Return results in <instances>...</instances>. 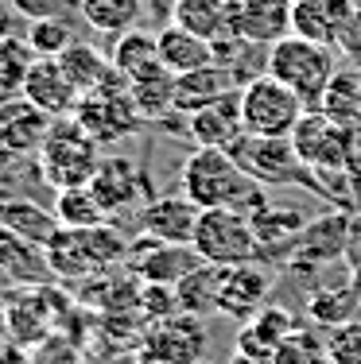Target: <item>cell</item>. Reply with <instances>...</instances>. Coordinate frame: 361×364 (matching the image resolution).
Masks as SVG:
<instances>
[{
    "instance_id": "7",
    "label": "cell",
    "mask_w": 361,
    "mask_h": 364,
    "mask_svg": "<svg viewBox=\"0 0 361 364\" xmlns=\"http://www.w3.org/2000/svg\"><path fill=\"white\" fill-rule=\"evenodd\" d=\"M194 252L206 264H218V267H237V264L264 259L253 221L241 210H202L199 229H194Z\"/></svg>"
},
{
    "instance_id": "38",
    "label": "cell",
    "mask_w": 361,
    "mask_h": 364,
    "mask_svg": "<svg viewBox=\"0 0 361 364\" xmlns=\"http://www.w3.org/2000/svg\"><path fill=\"white\" fill-rule=\"evenodd\" d=\"M326 353H330V364H361V322L350 318L326 329Z\"/></svg>"
},
{
    "instance_id": "35",
    "label": "cell",
    "mask_w": 361,
    "mask_h": 364,
    "mask_svg": "<svg viewBox=\"0 0 361 364\" xmlns=\"http://www.w3.org/2000/svg\"><path fill=\"white\" fill-rule=\"evenodd\" d=\"M357 306H361V299L350 283H342V287H311V294H307V314L323 329L350 322L357 314Z\"/></svg>"
},
{
    "instance_id": "30",
    "label": "cell",
    "mask_w": 361,
    "mask_h": 364,
    "mask_svg": "<svg viewBox=\"0 0 361 364\" xmlns=\"http://www.w3.org/2000/svg\"><path fill=\"white\" fill-rule=\"evenodd\" d=\"M229 12H234V0H171V23H183L206 39L226 36Z\"/></svg>"
},
{
    "instance_id": "20",
    "label": "cell",
    "mask_w": 361,
    "mask_h": 364,
    "mask_svg": "<svg viewBox=\"0 0 361 364\" xmlns=\"http://www.w3.org/2000/svg\"><path fill=\"white\" fill-rule=\"evenodd\" d=\"M299 322L288 306H264L261 314H253L237 333V357L245 360H261V364H272V353L276 345L283 341L288 333H295Z\"/></svg>"
},
{
    "instance_id": "5",
    "label": "cell",
    "mask_w": 361,
    "mask_h": 364,
    "mask_svg": "<svg viewBox=\"0 0 361 364\" xmlns=\"http://www.w3.org/2000/svg\"><path fill=\"white\" fill-rule=\"evenodd\" d=\"M234 159L261 186H303L311 194H323L319 175L299 159L291 136H245L234 147Z\"/></svg>"
},
{
    "instance_id": "29",
    "label": "cell",
    "mask_w": 361,
    "mask_h": 364,
    "mask_svg": "<svg viewBox=\"0 0 361 364\" xmlns=\"http://www.w3.org/2000/svg\"><path fill=\"white\" fill-rule=\"evenodd\" d=\"M0 272L8 275L12 283H47L51 275V264H47V248L31 245V240H20V237H4L0 240Z\"/></svg>"
},
{
    "instance_id": "25",
    "label": "cell",
    "mask_w": 361,
    "mask_h": 364,
    "mask_svg": "<svg viewBox=\"0 0 361 364\" xmlns=\"http://www.w3.org/2000/svg\"><path fill=\"white\" fill-rule=\"evenodd\" d=\"M0 221H4V229L12 232V237L31 240V245H39V248H47L51 240H55V232L63 229L58 218H55V210L31 202V198H20V202H0Z\"/></svg>"
},
{
    "instance_id": "33",
    "label": "cell",
    "mask_w": 361,
    "mask_h": 364,
    "mask_svg": "<svg viewBox=\"0 0 361 364\" xmlns=\"http://www.w3.org/2000/svg\"><path fill=\"white\" fill-rule=\"evenodd\" d=\"M55 218L63 229H98V225H109L105 205L98 202V194L90 186L55 190Z\"/></svg>"
},
{
    "instance_id": "19",
    "label": "cell",
    "mask_w": 361,
    "mask_h": 364,
    "mask_svg": "<svg viewBox=\"0 0 361 364\" xmlns=\"http://www.w3.org/2000/svg\"><path fill=\"white\" fill-rule=\"evenodd\" d=\"M354 12V0H291V36L334 47Z\"/></svg>"
},
{
    "instance_id": "4",
    "label": "cell",
    "mask_w": 361,
    "mask_h": 364,
    "mask_svg": "<svg viewBox=\"0 0 361 364\" xmlns=\"http://www.w3.org/2000/svg\"><path fill=\"white\" fill-rule=\"evenodd\" d=\"M128 245L120 232L109 225L98 229H58L47 245V264L58 279H82V275H101L113 259L128 256Z\"/></svg>"
},
{
    "instance_id": "14",
    "label": "cell",
    "mask_w": 361,
    "mask_h": 364,
    "mask_svg": "<svg viewBox=\"0 0 361 364\" xmlns=\"http://www.w3.org/2000/svg\"><path fill=\"white\" fill-rule=\"evenodd\" d=\"M128 256H132L136 279L167 283V287H175L183 275H191L199 264H206V259L194 252V245H163V240H152V237L128 245Z\"/></svg>"
},
{
    "instance_id": "16",
    "label": "cell",
    "mask_w": 361,
    "mask_h": 364,
    "mask_svg": "<svg viewBox=\"0 0 361 364\" xmlns=\"http://www.w3.org/2000/svg\"><path fill=\"white\" fill-rule=\"evenodd\" d=\"M256 47H272L276 39L291 36V4L288 0H234L229 31Z\"/></svg>"
},
{
    "instance_id": "37",
    "label": "cell",
    "mask_w": 361,
    "mask_h": 364,
    "mask_svg": "<svg viewBox=\"0 0 361 364\" xmlns=\"http://www.w3.org/2000/svg\"><path fill=\"white\" fill-rule=\"evenodd\" d=\"M31 63H36V55L23 43V36L0 39V97H16L23 90V77H28Z\"/></svg>"
},
{
    "instance_id": "8",
    "label": "cell",
    "mask_w": 361,
    "mask_h": 364,
    "mask_svg": "<svg viewBox=\"0 0 361 364\" xmlns=\"http://www.w3.org/2000/svg\"><path fill=\"white\" fill-rule=\"evenodd\" d=\"M74 120H78L101 147L125 140V136H132L136 128L144 124L140 112L132 105V97H128V82H117V85H109V90L82 93L78 109H74Z\"/></svg>"
},
{
    "instance_id": "2",
    "label": "cell",
    "mask_w": 361,
    "mask_h": 364,
    "mask_svg": "<svg viewBox=\"0 0 361 364\" xmlns=\"http://www.w3.org/2000/svg\"><path fill=\"white\" fill-rule=\"evenodd\" d=\"M338 66L342 63L334 55V47L303 39V36H283L264 55V74L280 77L288 90H295L307 109H319V101H323V93Z\"/></svg>"
},
{
    "instance_id": "36",
    "label": "cell",
    "mask_w": 361,
    "mask_h": 364,
    "mask_svg": "<svg viewBox=\"0 0 361 364\" xmlns=\"http://www.w3.org/2000/svg\"><path fill=\"white\" fill-rule=\"evenodd\" d=\"M272 364H330V353H326V329L299 326L295 333H288L276 345Z\"/></svg>"
},
{
    "instance_id": "23",
    "label": "cell",
    "mask_w": 361,
    "mask_h": 364,
    "mask_svg": "<svg viewBox=\"0 0 361 364\" xmlns=\"http://www.w3.org/2000/svg\"><path fill=\"white\" fill-rule=\"evenodd\" d=\"M109 58H113L117 74L125 77V82H144V77H156V74L167 70L163 58H159V39L148 36V31H140V28L117 36V47Z\"/></svg>"
},
{
    "instance_id": "18",
    "label": "cell",
    "mask_w": 361,
    "mask_h": 364,
    "mask_svg": "<svg viewBox=\"0 0 361 364\" xmlns=\"http://www.w3.org/2000/svg\"><path fill=\"white\" fill-rule=\"evenodd\" d=\"M20 93L31 101V105L51 112V117H74V109H78V101H82L78 85L70 82V74L63 70L58 58H36L28 77H23Z\"/></svg>"
},
{
    "instance_id": "1",
    "label": "cell",
    "mask_w": 361,
    "mask_h": 364,
    "mask_svg": "<svg viewBox=\"0 0 361 364\" xmlns=\"http://www.w3.org/2000/svg\"><path fill=\"white\" fill-rule=\"evenodd\" d=\"M179 190L199 210H241L248 218L268 202L261 194V182L234 159V151L221 147H194L179 171Z\"/></svg>"
},
{
    "instance_id": "15",
    "label": "cell",
    "mask_w": 361,
    "mask_h": 364,
    "mask_svg": "<svg viewBox=\"0 0 361 364\" xmlns=\"http://www.w3.org/2000/svg\"><path fill=\"white\" fill-rule=\"evenodd\" d=\"M187 136L194 140V147H221V151H234L245 140V117H241V90L218 97L214 105H206L199 112L187 117Z\"/></svg>"
},
{
    "instance_id": "12",
    "label": "cell",
    "mask_w": 361,
    "mask_h": 364,
    "mask_svg": "<svg viewBox=\"0 0 361 364\" xmlns=\"http://www.w3.org/2000/svg\"><path fill=\"white\" fill-rule=\"evenodd\" d=\"M199 218H202V210L179 190V194L148 198V202L136 210V229L152 240H163V245H194Z\"/></svg>"
},
{
    "instance_id": "41",
    "label": "cell",
    "mask_w": 361,
    "mask_h": 364,
    "mask_svg": "<svg viewBox=\"0 0 361 364\" xmlns=\"http://www.w3.org/2000/svg\"><path fill=\"white\" fill-rule=\"evenodd\" d=\"M346 178H350V186L357 190V198H361V128H354V140H350V155H346Z\"/></svg>"
},
{
    "instance_id": "24",
    "label": "cell",
    "mask_w": 361,
    "mask_h": 364,
    "mask_svg": "<svg viewBox=\"0 0 361 364\" xmlns=\"http://www.w3.org/2000/svg\"><path fill=\"white\" fill-rule=\"evenodd\" d=\"M248 221H253L256 240H261V256L291 252V245L299 240V232L307 229V218L299 210H291V205H272V202H264Z\"/></svg>"
},
{
    "instance_id": "40",
    "label": "cell",
    "mask_w": 361,
    "mask_h": 364,
    "mask_svg": "<svg viewBox=\"0 0 361 364\" xmlns=\"http://www.w3.org/2000/svg\"><path fill=\"white\" fill-rule=\"evenodd\" d=\"M334 50H342V58H346V63L361 66V8L350 16L346 28H342V36H338V43H334Z\"/></svg>"
},
{
    "instance_id": "11",
    "label": "cell",
    "mask_w": 361,
    "mask_h": 364,
    "mask_svg": "<svg viewBox=\"0 0 361 364\" xmlns=\"http://www.w3.org/2000/svg\"><path fill=\"white\" fill-rule=\"evenodd\" d=\"M272 287H276V275H272V267H264L261 259L226 267L221 291H218V314L234 318V322H248L253 314H261V310L268 306Z\"/></svg>"
},
{
    "instance_id": "10",
    "label": "cell",
    "mask_w": 361,
    "mask_h": 364,
    "mask_svg": "<svg viewBox=\"0 0 361 364\" xmlns=\"http://www.w3.org/2000/svg\"><path fill=\"white\" fill-rule=\"evenodd\" d=\"M90 190L98 194V202L105 205L109 221L120 218L125 210H140L148 198H156V186H152L144 163L125 159V155H109V159H101L98 175L90 178Z\"/></svg>"
},
{
    "instance_id": "22",
    "label": "cell",
    "mask_w": 361,
    "mask_h": 364,
    "mask_svg": "<svg viewBox=\"0 0 361 364\" xmlns=\"http://www.w3.org/2000/svg\"><path fill=\"white\" fill-rule=\"evenodd\" d=\"M156 39H159L163 66H167L175 77L218 63V55H214V39H206V36H199V31L183 28V23H163V28L156 31Z\"/></svg>"
},
{
    "instance_id": "42",
    "label": "cell",
    "mask_w": 361,
    "mask_h": 364,
    "mask_svg": "<svg viewBox=\"0 0 361 364\" xmlns=\"http://www.w3.org/2000/svg\"><path fill=\"white\" fill-rule=\"evenodd\" d=\"M20 20H23V16L12 8V0H0V39L16 36V28H20Z\"/></svg>"
},
{
    "instance_id": "6",
    "label": "cell",
    "mask_w": 361,
    "mask_h": 364,
    "mask_svg": "<svg viewBox=\"0 0 361 364\" xmlns=\"http://www.w3.org/2000/svg\"><path fill=\"white\" fill-rule=\"evenodd\" d=\"M303 112V97L272 74H261L241 85V117H245L248 136H291Z\"/></svg>"
},
{
    "instance_id": "13",
    "label": "cell",
    "mask_w": 361,
    "mask_h": 364,
    "mask_svg": "<svg viewBox=\"0 0 361 364\" xmlns=\"http://www.w3.org/2000/svg\"><path fill=\"white\" fill-rule=\"evenodd\" d=\"M350 221L354 213L334 210L326 218L307 221V229L299 232V240L291 245V267L295 272H307V267H323L334 264V259H346V245H350Z\"/></svg>"
},
{
    "instance_id": "34",
    "label": "cell",
    "mask_w": 361,
    "mask_h": 364,
    "mask_svg": "<svg viewBox=\"0 0 361 364\" xmlns=\"http://www.w3.org/2000/svg\"><path fill=\"white\" fill-rule=\"evenodd\" d=\"M47 186L39 171V155H20L0 147V202H20L31 198V190Z\"/></svg>"
},
{
    "instance_id": "39",
    "label": "cell",
    "mask_w": 361,
    "mask_h": 364,
    "mask_svg": "<svg viewBox=\"0 0 361 364\" xmlns=\"http://www.w3.org/2000/svg\"><path fill=\"white\" fill-rule=\"evenodd\" d=\"M82 0H12V8L23 20H51V16H70L78 12Z\"/></svg>"
},
{
    "instance_id": "43",
    "label": "cell",
    "mask_w": 361,
    "mask_h": 364,
    "mask_svg": "<svg viewBox=\"0 0 361 364\" xmlns=\"http://www.w3.org/2000/svg\"><path fill=\"white\" fill-rule=\"evenodd\" d=\"M346 259L350 267L361 264V213H354V221H350V245H346Z\"/></svg>"
},
{
    "instance_id": "31",
    "label": "cell",
    "mask_w": 361,
    "mask_h": 364,
    "mask_svg": "<svg viewBox=\"0 0 361 364\" xmlns=\"http://www.w3.org/2000/svg\"><path fill=\"white\" fill-rule=\"evenodd\" d=\"M78 16L101 36H125L140 23L144 0H82Z\"/></svg>"
},
{
    "instance_id": "9",
    "label": "cell",
    "mask_w": 361,
    "mask_h": 364,
    "mask_svg": "<svg viewBox=\"0 0 361 364\" xmlns=\"http://www.w3.org/2000/svg\"><path fill=\"white\" fill-rule=\"evenodd\" d=\"M350 140H354V128H342L338 120H330L319 109H307L303 120L295 124V132H291V144H295L299 159H303L315 175L346 167Z\"/></svg>"
},
{
    "instance_id": "28",
    "label": "cell",
    "mask_w": 361,
    "mask_h": 364,
    "mask_svg": "<svg viewBox=\"0 0 361 364\" xmlns=\"http://www.w3.org/2000/svg\"><path fill=\"white\" fill-rule=\"evenodd\" d=\"M221 275H226V267H218V264H199L191 275H183V279L175 283L179 314H191V318L218 314V291H221Z\"/></svg>"
},
{
    "instance_id": "44",
    "label": "cell",
    "mask_w": 361,
    "mask_h": 364,
    "mask_svg": "<svg viewBox=\"0 0 361 364\" xmlns=\"http://www.w3.org/2000/svg\"><path fill=\"white\" fill-rule=\"evenodd\" d=\"M4 237H12V232H8V229H4V221H0V240H4Z\"/></svg>"
},
{
    "instance_id": "32",
    "label": "cell",
    "mask_w": 361,
    "mask_h": 364,
    "mask_svg": "<svg viewBox=\"0 0 361 364\" xmlns=\"http://www.w3.org/2000/svg\"><path fill=\"white\" fill-rule=\"evenodd\" d=\"M23 43L36 58H63L78 43V28L70 16H51V20H23Z\"/></svg>"
},
{
    "instance_id": "21",
    "label": "cell",
    "mask_w": 361,
    "mask_h": 364,
    "mask_svg": "<svg viewBox=\"0 0 361 364\" xmlns=\"http://www.w3.org/2000/svg\"><path fill=\"white\" fill-rule=\"evenodd\" d=\"M234 90H241V77H237L234 66L210 63V66H202V70L175 77V109L191 117V112L214 105L218 97H226V93H234Z\"/></svg>"
},
{
    "instance_id": "27",
    "label": "cell",
    "mask_w": 361,
    "mask_h": 364,
    "mask_svg": "<svg viewBox=\"0 0 361 364\" xmlns=\"http://www.w3.org/2000/svg\"><path fill=\"white\" fill-rule=\"evenodd\" d=\"M63 70L70 74V82L78 85V93H93V90H109V85H117V82H125V77L117 74V66H113V58L109 55H101V50H93L90 43H74L70 50H66L63 58Z\"/></svg>"
},
{
    "instance_id": "17",
    "label": "cell",
    "mask_w": 361,
    "mask_h": 364,
    "mask_svg": "<svg viewBox=\"0 0 361 364\" xmlns=\"http://www.w3.org/2000/svg\"><path fill=\"white\" fill-rule=\"evenodd\" d=\"M51 124H55V117L43 112L39 105H31L23 93H16V97H0V147H4V151L39 155Z\"/></svg>"
},
{
    "instance_id": "26",
    "label": "cell",
    "mask_w": 361,
    "mask_h": 364,
    "mask_svg": "<svg viewBox=\"0 0 361 364\" xmlns=\"http://www.w3.org/2000/svg\"><path fill=\"white\" fill-rule=\"evenodd\" d=\"M319 112H326L330 120H338L342 128H361V66L342 63L334 70L330 85H326Z\"/></svg>"
},
{
    "instance_id": "3",
    "label": "cell",
    "mask_w": 361,
    "mask_h": 364,
    "mask_svg": "<svg viewBox=\"0 0 361 364\" xmlns=\"http://www.w3.org/2000/svg\"><path fill=\"white\" fill-rule=\"evenodd\" d=\"M101 167V144L78 124L74 117H55L47 140L39 147V171L51 190L90 186Z\"/></svg>"
},
{
    "instance_id": "45",
    "label": "cell",
    "mask_w": 361,
    "mask_h": 364,
    "mask_svg": "<svg viewBox=\"0 0 361 364\" xmlns=\"http://www.w3.org/2000/svg\"><path fill=\"white\" fill-rule=\"evenodd\" d=\"M288 4H291V0H288Z\"/></svg>"
}]
</instances>
